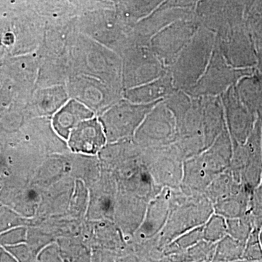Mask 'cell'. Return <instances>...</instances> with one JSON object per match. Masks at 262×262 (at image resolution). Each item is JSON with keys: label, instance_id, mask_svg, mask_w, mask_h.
Wrapping results in <instances>:
<instances>
[{"label": "cell", "instance_id": "cell-1", "mask_svg": "<svg viewBox=\"0 0 262 262\" xmlns=\"http://www.w3.org/2000/svg\"><path fill=\"white\" fill-rule=\"evenodd\" d=\"M233 151V143L228 129L200 154L184 160L180 188L188 194L203 193L210 183L228 168Z\"/></svg>", "mask_w": 262, "mask_h": 262}, {"label": "cell", "instance_id": "cell-2", "mask_svg": "<svg viewBox=\"0 0 262 262\" xmlns=\"http://www.w3.org/2000/svg\"><path fill=\"white\" fill-rule=\"evenodd\" d=\"M213 213V203L203 193L188 194L181 188L171 189L168 220L159 235L160 248L187 231L204 225Z\"/></svg>", "mask_w": 262, "mask_h": 262}, {"label": "cell", "instance_id": "cell-3", "mask_svg": "<svg viewBox=\"0 0 262 262\" xmlns=\"http://www.w3.org/2000/svg\"><path fill=\"white\" fill-rule=\"evenodd\" d=\"M261 128L262 122L257 120L247 140L233 144L228 167L234 178L251 192L262 180Z\"/></svg>", "mask_w": 262, "mask_h": 262}, {"label": "cell", "instance_id": "cell-4", "mask_svg": "<svg viewBox=\"0 0 262 262\" xmlns=\"http://www.w3.org/2000/svg\"><path fill=\"white\" fill-rule=\"evenodd\" d=\"M142 160L157 185L180 188L185 159L175 144L142 148Z\"/></svg>", "mask_w": 262, "mask_h": 262}, {"label": "cell", "instance_id": "cell-5", "mask_svg": "<svg viewBox=\"0 0 262 262\" xmlns=\"http://www.w3.org/2000/svg\"><path fill=\"white\" fill-rule=\"evenodd\" d=\"M177 122L164 101H160L147 114L134 136L141 148L157 147L175 144Z\"/></svg>", "mask_w": 262, "mask_h": 262}, {"label": "cell", "instance_id": "cell-6", "mask_svg": "<svg viewBox=\"0 0 262 262\" xmlns=\"http://www.w3.org/2000/svg\"><path fill=\"white\" fill-rule=\"evenodd\" d=\"M160 102V101H159ZM158 102L149 104L122 103L114 108L107 119L106 140L110 143L134 139L147 114Z\"/></svg>", "mask_w": 262, "mask_h": 262}, {"label": "cell", "instance_id": "cell-7", "mask_svg": "<svg viewBox=\"0 0 262 262\" xmlns=\"http://www.w3.org/2000/svg\"><path fill=\"white\" fill-rule=\"evenodd\" d=\"M226 124L233 144H244L252 132L257 117L239 98L235 84L224 94L222 99Z\"/></svg>", "mask_w": 262, "mask_h": 262}, {"label": "cell", "instance_id": "cell-8", "mask_svg": "<svg viewBox=\"0 0 262 262\" xmlns=\"http://www.w3.org/2000/svg\"><path fill=\"white\" fill-rule=\"evenodd\" d=\"M171 189L163 188L149 202L142 223L127 242L141 243L158 238L166 224L170 211Z\"/></svg>", "mask_w": 262, "mask_h": 262}, {"label": "cell", "instance_id": "cell-9", "mask_svg": "<svg viewBox=\"0 0 262 262\" xmlns=\"http://www.w3.org/2000/svg\"><path fill=\"white\" fill-rule=\"evenodd\" d=\"M106 141L101 123L96 119H87L71 131L69 146L75 152L95 155L103 149Z\"/></svg>", "mask_w": 262, "mask_h": 262}, {"label": "cell", "instance_id": "cell-10", "mask_svg": "<svg viewBox=\"0 0 262 262\" xmlns=\"http://www.w3.org/2000/svg\"><path fill=\"white\" fill-rule=\"evenodd\" d=\"M201 103L203 136L206 149L227 127L221 100L213 96H205L201 98Z\"/></svg>", "mask_w": 262, "mask_h": 262}, {"label": "cell", "instance_id": "cell-11", "mask_svg": "<svg viewBox=\"0 0 262 262\" xmlns=\"http://www.w3.org/2000/svg\"><path fill=\"white\" fill-rule=\"evenodd\" d=\"M243 103L262 122V75L255 70L244 76L235 84Z\"/></svg>", "mask_w": 262, "mask_h": 262}, {"label": "cell", "instance_id": "cell-12", "mask_svg": "<svg viewBox=\"0 0 262 262\" xmlns=\"http://www.w3.org/2000/svg\"><path fill=\"white\" fill-rule=\"evenodd\" d=\"M92 113L80 103L72 101L61 110L55 117V128L62 137L67 139L71 130L80 122L91 118Z\"/></svg>", "mask_w": 262, "mask_h": 262}, {"label": "cell", "instance_id": "cell-13", "mask_svg": "<svg viewBox=\"0 0 262 262\" xmlns=\"http://www.w3.org/2000/svg\"><path fill=\"white\" fill-rule=\"evenodd\" d=\"M251 191L244 188L238 192L213 203V211L225 219L237 218L248 213Z\"/></svg>", "mask_w": 262, "mask_h": 262}, {"label": "cell", "instance_id": "cell-14", "mask_svg": "<svg viewBox=\"0 0 262 262\" xmlns=\"http://www.w3.org/2000/svg\"><path fill=\"white\" fill-rule=\"evenodd\" d=\"M245 187L244 184L234 178L230 170L227 168L210 183L203 194L212 203H214L226 196L239 192Z\"/></svg>", "mask_w": 262, "mask_h": 262}, {"label": "cell", "instance_id": "cell-15", "mask_svg": "<svg viewBox=\"0 0 262 262\" xmlns=\"http://www.w3.org/2000/svg\"><path fill=\"white\" fill-rule=\"evenodd\" d=\"M216 244L202 239L184 252L167 258L166 261H213Z\"/></svg>", "mask_w": 262, "mask_h": 262}, {"label": "cell", "instance_id": "cell-16", "mask_svg": "<svg viewBox=\"0 0 262 262\" xmlns=\"http://www.w3.org/2000/svg\"><path fill=\"white\" fill-rule=\"evenodd\" d=\"M245 246L246 243L227 234L216 243L213 261H242Z\"/></svg>", "mask_w": 262, "mask_h": 262}, {"label": "cell", "instance_id": "cell-17", "mask_svg": "<svg viewBox=\"0 0 262 262\" xmlns=\"http://www.w3.org/2000/svg\"><path fill=\"white\" fill-rule=\"evenodd\" d=\"M203 225L195 229H191L164 246L163 261H166L167 258L170 256L184 252L188 248L192 247L194 245L203 239Z\"/></svg>", "mask_w": 262, "mask_h": 262}, {"label": "cell", "instance_id": "cell-18", "mask_svg": "<svg viewBox=\"0 0 262 262\" xmlns=\"http://www.w3.org/2000/svg\"><path fill=\"white\" fill-rule=\"evenodd\" d=\"M227 233L234 239L246 243L248 237L255 229L252 220L248 213L237 218L226 219Z\"/></svg>", "mask_w": 262, "mask_h": 262}, {"label": "cell", "instance_id": "cell-19", "mask_svg": "<svg viewBox=\"0 0 262 262\" xmlns=\"http://www.w3.org/2000/svg\"><path fill=\"white\" fill-rule=\"evenodd\" d=\"M227 220L225 217L213 213L203 225V239L216 244L227 235Z\"/></svg>", "mask_w": 262, "mask_h": 262}, {"label": "cell", "instance_id": "cell-20", "mask_svg": "<svg viewBox=\"0 0 262 262\" xmlns=\"http://www.w3.org/2000/svg\"><path fill=\"white\" fill-rule=\"evenodd\" d=\"M248 213L255 229L260 231L262 228V180L251 192Z\"/></svg>", "mask_w": 262, "mask_h": 262}, {"label": "cell", "instance_id": "cell-21", "mask_svg": "<svg viewBox=\"0 0 262 262\" xmlns=\"http://www.w3.org/2000/svg\"><path fill=\"white\" fill-rule=\"evenodd\" d=\"M242 261H262V246L259 239V230L253 229L252 233L246 241Z\"/></svg>", "mask_w": 262, "mask_h": 262}, {"label": "cell", "instance_id": "cell-22", "mask_svg": "<svg viewBox=\"0 0 262 262\" xmlns=\"http://www.w3.org/2000/svg\"><path fill=\"white\" fill-rule=\"evenodd\" d=\"M256 48L262 46V13L251 15L247 20Z\"/></svg>", "mask_w": 262, "mask_h": 262}, {"label": "cell", "instance_id": "cell-23", "mask_svg": "<svg viewBox=\"0 0 262 262\" xmlns=\"http://www.w3.org/2000/svg\"><path fill=\"white\" fill-rule=\"evenodd\" d=\"M255 69L262 75V46L257 48L256 53V64Z\"/></svg>", "mask_w": 262, "mask_h": 262}, {"label": "cell", "instance_id": "cell-24", "mask_svg": "<svg viewBox=\"0 0 262 262\" xmlns=\"http://www.w3.org/2000/svg\"><path fill=\"white\" fill-rule=\"evenodd\" d=\"M259 239L260 242H261V246H262V228L260 229L259 231Z\"/></svg>", "mask_w": 262, "mask_h": 262}, {"label": "cell", "instance_id": "cell-25", "mask_svg": "<svg viewBox=\"0 0 262 262\" xmlns=\"http://www.w3.org/2000/svg\"><path fill=\"white\" fill-rule=\"evenodd\" d=\"M261 147H262V128H261Z\"/></svg>", "mask_w": 262, "mask_h": 262}]
</instances>
